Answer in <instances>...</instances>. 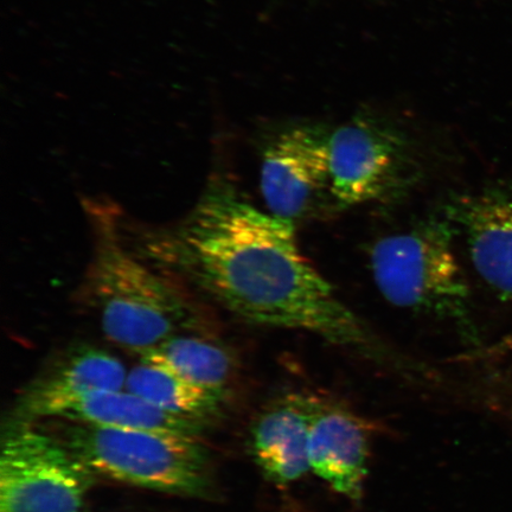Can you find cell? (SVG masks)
I'll use <instances>...</instances> for the list:
<instances>
[{
  "mask_svg": "<svg viewBox=\"0 0 512 512\" xmlns=\"http://www.w3.org/2000/svg\"><path fill=\"white\" fill-rule=\"evenodd\" d=\"M311 471L337 494L360 501L369 471L368 427L339 403L318 398L309 441Z\"/></svg>",
  "mask_w": 512,
  "mask_h": 512,
  "instance_id": "cell-9",
  "label": "cell"
},
{
  "mask_svg": "<svg viewBox=\"0 0 512 512\" xmlns=\"http://www.w3.org/2000/svg\"><path fill=\"white\" fill-rule=\"evenodd\" d=\"M456 233L445 216L388 235L371 248L370 268L387 302L446 320L473 343L477 332L471 317V292L454 252Z\"/></svg>",
  "mask_w": 512,
  "mask_h": 512,
  "instance_id": "cell-4",
  "label": "cell"
},
{
  "mask_svg": "<svg viewBox=\"0 0 512 512\" xmlns=\"http://www.w3.org/2000/svg\"><path fill=\"white\" fill-rule=\"evenodd\" d=\"M332 204L347 209L389 200L407 188L411 171L405 142L370 119H355L330 133Z\"/></svg>",
  "mask_w": 512,
  "mask_h": 512,
  "instance_id": "cell-6",
  "label": "cell"
},
{
  "mask_svg": "<svg viewBox=\"0 0 512 512\" xmlns=\"http://www.w3.org/2000/svg\"><path fill=\"white\" fill-rule=\"evenodd\" d=\"M125 389L163 411L208 425L219 416L223 396L198 388L171 371L142 363L127 374Z\"/></svg>",
  "mask_w": 512,
  "mask_h": 512,
  "instance_id": "cell-14",
  "label": "cell"
},
{
  "mask_svg": "<svg viewBox=\"0 0 512 512\" xmlns=\"http://www.w3.org/2000/svg\"><path fill=\"white\" fill-rule=\"evenodd\" d=\"M126 369L107 351L81 345L64 352L29 384L19 401L25 420L53 419L68 403L104 390L125 388Z\"/></svg>",
  "mask_w": 512,
  "mask_h": 512,
  "instance_id": "cell-11",
  "label": "cell"
},
{
  "mask_svg": "<svg viewBox=\"0 0 512 512\" xmlns=\"http://www.w3.org/2000/svg\"><path fill=\"white\" fill-rule=\"evenodd\" d=\"M445 216L465 238L473 268L504 303H512V185L453 196Z\"/></svg>",
  "mask_w": 512,
  "mask_h": 512,
  "instance_id": "cell-8",
  "label": "cell"
},
{
  "mask_svg": "<svg viewBox=\"0 0 512 512\" xmlns=\"http://www.w3.org/2000/svg\"><path fill=\"white\" fill-rule=\"evenodd\" d=\"M49 420V432L93 475L170 495L203 498L213 490L209 453L197 435Z\"/></svg>",
  "mask_w": 512,
  "mask_h": 512,
  "instance_id": "cell-3",
  "label": "cell"
},
{
  "mask_svg": "<svg viewBox=\"0 0 512 512\" xmlns=\"http://www.w3.org/2000/svg\"><path fill=\"white\" fill-rule=\"evenodd\" d=\"M92 475L38 422H16L2 441L0 512H81Z\"/></svg>",
  "mask_w": 512,
  "mask_h": 512,
  "instance_id": "cell-5",
  "label": "cell"
},
{
  "mask_svg": "<svg viewBox=\"0 0 512 512\" xmlns=\"http://www.w3.org/2000/svg\"><path fill=\"white\" fill-rule=\"evenodd\" d=\"M318 398L292 393L262 409L251 428V454L262 475L271 483L287 486L311 470L309 431Z\"/></svg>",
  "mask_w": 512,
  "mask_h": 512,
  "instance_id": "cell-10",
  "label": "cell"
},
{
  "mask_svg": "<svg viewBox=\"0 0 512 512\" xmlns=\"http://www.w3.org/2000/svg\"><path fill=\"white\" fill-rule=\"evenodd\" d=\"M152 364L181 377L194 386L226 398L234 375V361L227 349L206 339L177 335L142 355Z\"/></svg>",
  "mask_w": 512,
  "mask_h": 512,
  "instance_id": "cell-13",
  "label": "cell"
},
{
  "mask_svg": "<svg viewBox=\"0 0 512 512\" xmlns=\"http://www.w3.org/2000/svg\"><path fill=\"white\" fill-rule=\"evenodd\" d=\"M159 251L248 323L309 332L370 357L386 354L300 251L294 222L255 208L226 183L210 185Z\"/></svg>",
  "mask_w": 512,
  "mask_h": 512,
  "instance_id": "cell-1",
  "label": "cell"
},
{
  "mask_svg": "<svg viewBox=\"0 0 512 512\" xmlns=\"http://www.w3.org/2000/svg\"><path fill=\"white\" fill-rule=\"evenodd\" d=\"M53 419H62L120 430L158 431L197 435L206 425L163 411L128 392L104 390L82 396L64 406Z\"/></svg>",
  "mask_w": 512,
  "mask_h": 512,
  "instance_id": "cell-12",
  "label": "cell"
},
{
  "mask_svg": "<svg viewBox=\"0 0 512 512\" xmlns=\"http://www.w3.org/2000/svg\"><path fill=\"white\" fill-rule=\"evenodd\" d=\"M329 140L318 127L299 126L266 147L260 188L271 214L294 222L313 214L323 197L332 202Z\"/></svg>",
  "mask_w": 512,
  "mask_h": 512,
  "instance_id": "cell-7",
  "label": "cell"
},
{
  "mask_svg": "<svg viewBox=\"0 0 512 512\" xmlns=\"http://www.w3.org/2000/svg\"><path fill=\"white\" fill-rule=\"evenodd\" d=\"M85 297L102 331L121 348L145 354L171 337L201 328L189 299L102 227L86 273Z\"/></svg>",
  "mask_w": 512,
  "mask_h": 512,
  "instance_id": "cell-2",
  "label": "cell"
}]
</instances>
